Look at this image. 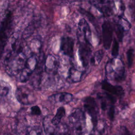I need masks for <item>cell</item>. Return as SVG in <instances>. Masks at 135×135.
Returning <instances> with one entry per match:
<instances>
[{
  "label": "cell",
  "mask_w": 135,
  "mask_h": 135,
  "mask_svg": "<svg viewBox=\"0 0 135 135\" xmlns=\"http://www.w3.org/2000/svg\"><path fill=\"white\" fill-rule=\"evenodd\" d=\"M105 74L107 80L120 82L126 78V70L123 61L116 58L109 60L105 66Z\"/></svg>",
  "instance_id": "1"
},
{
  "label": "cell",
  "mask_w": 135,
  "mask_h": 135,
  "mask_svg": "<svg viewBox=\"0 0 135 135\" xmlns=\"http://www.w3.org/2000/svg\"><path fill=\"white\" fill-rule=\"evenodd\" d=\"M12 23V13L10 11H8L0 23V53L2 56L5 46L11 37Z\"/></svg>",
  "instance_id": "2"
},
{
  "label": "cell",
  "mask_w": 135,
  "mask_h": 135,
  "mask_svg": "<svg viewBox=\"0 0 135 135\" xmlns=\"http://www.w3.org/2000/svg\"><path fill=\"white\" fill-rule=\"evenodd\" d=\"M69 121L76 130L77 133L84 130L85 116L84 112L80 109H76L69 117Z\"/></svg>",
  "instance_id": "3"
},
{
  "label": "cell",
  "mask_w": 135,
  "mask_h": 135,
  "mask_svg": "<svg viewBox=\"0 0 135 135\" xmlns=\"http://www.w3.org/2000/svg\"><path fill=\"white\" fill-rule=\"evenodd\" d=\"M17 100L24 105H30L35 102L36 98L33 92L28 88L21 86L18 87L15 91Z\"/></svg>",
  "instance_id": "4"
},
{
  "label": "cell",
  "mask_w": 135,
  "mask_h": 135,
  "mask_svg": "<svg viewBox=\"0 0 135 135\" xmlns=\"http://www.w3.org/2000/svg\"><path fill=\"white\" fill-rule=\"evenodd\" d=\"M84 108L90 115L93 124V129L94 130L98 123V108L95 99L91 97H87L83 100Z\"/></svg>",
  "instance_id": "5"
},
{
  "label": "cell",
  "mask_w": 135,
  "mask_h": 135,
  "mask_svg": "<svg viewBox=\"0 0 135 135\" xmlns=\"http://www.w3.org/2000/svg\"><path fill=\"white\" fill-rule=\"evenodd\" d=\"M77 36L78 39L83 36V42L91 45L92 32L89 24L84 18H82L78 23Z\"/></svg>",
  "instance_id": "6"
},
{
  "label": "cell",
  "mask_w": 135,
  "mask_h": 135,
  "mask_svg": "<svg viewBox=\"0 0 135 135\" xmlns=\"http://www.w3.org/2000/svg\"><path fill=\"white\" fill-rule=\"evenodd\" d=\"M113 27L109 21H105L102 25L103 44L104 49L109 50L111 46L113 37Z\"/></svg>",
  "instance_id": "7"
},
{
  "label": "cell",
  "mask_w": 135,
  "mask_h": 135,
  "mask_svg": "<svg viewBox=\"0 0 135 135\" xmlns=\"http://www.w3.org/2000/svg\"><path fill=\"white\" fill-rule=\"evenodd\" d=\"M91 46L85 42H80L78 53L80 60L84 68H86L89 64V59L92 53Z\"/></svg>",
  "instance_id": "8"
},
{
  "label": "cell",
  "mask_w": 135,
  "mask_h": 135,
  "mask_svg": "<svg viewBox=\"0 0 135 135\" xmlns=\"http://www.w3.org/2000/svg\"><path fill=\"white\" fill-rule=\"evenodd\" d=\"M74 41L70 36H63L61 38L60 50L63 53L70 57H73Z\"/></svg>",
  "instance_id": "9"
},
{
  "label": "cell",
  "mask_w": 135,
  "mask_h": 135,
  "mask_svg": "<svg viewBox=\"0 0 135 135\" xmlns=\"http://www.w3.org/2000/svg\"><path fill=\"white\" fill-rule=\"evenodd\" d=\"M111 1H90V3L101 12L104 16H110L113 13Z\"/></svg>",
  "instance_id": "10"
},
{
  "label": "cell",
  "mask_w": 135,
  "mask_h": 135,
  "mask_svg": "<svg viewBox=\"0 0 135 135\" xmlns=\"http://www.w3.org/2000/svg\"><path fill=\"white\" fill-rule=\"evenodd\" d=\"M59 68V61L54 55L49 54L45 59L44 70L49 74H55Z\"/></svg>",
  "instance_id": "11"
},
{
  "label": "cell",
  "mask_w": 135,
  "mask_h": 135,
  "mask_svg": "<svg viewBox=\"0 0 135 135\" xmlns=\"http://www.w3.org/2000/svg\"><path fill=\"white\" fill-rule=\"evenodd\" d=\"M102 89L111 94H114L120 98H122L124 94V92L123 88L119 85H113L107 80H103L101 83Z\"/></svg>",
  "instance_id": "12"
},
{
  "label": "cell",
  "mask_w": 135,
  "mask_h": 135,
  "mask_svg": "<svg viewBox=\"0 0 135 135\" xmlns=\"http://www.w3.org/2000/svg\"><path fill=\"white\" fill-rule=\"evenodd\" d=\"M73 98V95L70 93L62 92L53 94L49 97V99L51 102L57 103L67 104L71 102Z\"/></svg>",
  "instance_id": "13"
},
{
  "label": "cell",
  "mask_w": 135,
  "mask_h": 135,
  "mask_svg": "<svg viewBox=\"0 0 135 135\" xmlns=\"http://www.w3.org/2000/svg\"><path fill=\"white\" fill-rule=\"evenodd\" d=\"M83 72L78 70L74 66H72L68 72L66 81L69 83H76L81 80Z\"/></svg>",
  "instance_id": "14"
},
{
  "label": "cell",
  "mask_w": 135,
  "mask_h": 135,
  "mask_svg": "<svg viewBox=\"0 0 135 135\" xmlns=\"http://www.w3.org/2000/svg\"><path fill=\"white\" fill-rule=\"evenodd\" d=\"M65 114V110L64 107H61L59 108L56 111V113L54 117L51 120V123L53 126H57L62 118L64 117Z\"/></svg>",
  "instance_id": "15"
},
{
  "label": "cell",
  "mask_w": 135,
  "mask_h": 135,
  "mask_svg": "<svg viewBox=\"0 0 135 135\" xmlns=\"http://www.w3.org/2000/svg\"><path fill=\"white\" fill-rule=\"evenodd\" d=\"M104 55V52L102 50H99L95 52L94 55L90 59V62L93 65L99 64L101 61Z\"/></svg>",
  "instance_id": "16"
},
{
  "label": "cell",
  "mask_w": 135,
  "mask_h": 135,
  "mask_svg": "<svg viewBox=\"0 0 135 135\" xmlns=\"http://www.w3.org/2000/svg\"><path fill=\"white\" fill-rule=\"evenodd\" d=\"M114 29L115 30V32L119 41L120 42H121L123 40V38L124 36V32H125L124 28L121 25V24L118 21H117L115 24Z\"/></svg>",
  "instance_id": "17"
},
{
  "label": "cell",
  "mask_w": 135,
  "mask_h": 135,
  "mask_svg": "<svg viewBox=\"0 0 135 135\" xmlns=\"http://www.w3.org/2000/svg\"><path fill=\"white\" fill-rule=\"evenodd\" d=\"M9 85L3 80H0V96L6 97L10 91Z\"/></svg>",
  "instance_id": "18"
},
{
  "label": "cell",
  "mask_w": 135,
  "mask_h": 135,
  "mask_svg": "<svg viewBox=\"0 0 135 135\" xmlns=\"http://www.w3.org/2000/svg\"><path fill=\"white\" fill-rule=\"evenodd\" d=\"M79 11H80V12L82 15H83L84 16H86L91 23L93 24L94 25H95V24H95V23H97L96 20H95V17H94V16H93L91 13H90V12H89L88 11H86V10L83 9L82 8H80Z\"/></svg>",
  "instance_id": "19"
},
{
  "label": "cell",
  "mask_w": 135,
  "mask_h": 135,
  "mask_svg": "<svg viewBox=\"0 0 135 135\" xmlns=\"http://www.w3.org/2000/svg\"><path fill=\"white\" fill-rule=\"evenodd\" d=\"M119 45L118 41L114 38L113 40V45L111 50V55L114 58H116L119 54Z\"/></svg>",
  "instance_id": "20"
},
{
  "label": "cell",
  "mask_w": 135,
  "mask_h": 135,
  "mask_svg": "<svg viewBox=\"0 0 135 135\" xmlns=\"http://www.w3.org/2000/svg\"><path fill=\"white\" fill-rule=\"evenodd\" d=\"M133 56H134V50L132 48H130L127 52L128 65L129 68H130L132 66V65L133 63Z\"/></svg>",
  "instance_id": "21"
},
{
  "label": "cell",
  "mask_w": 135,
  "mask_h": 135,
  "mask_svg": "<svg viewBox=\"0 0 135 135\" xmlns=\"http://www.w3.org/2000/svg\"><path fill=\"white\" fill-rule=\"evenodd\" d=\"M114 113H115V108L113 104H112L110 106L108 111V115L110 120L113 121L114 118Z\"/></svg>",
  "instance_id": "22"
},
{
  "label": "cell",
  "mask_w": 135,
  "mask_h": 135,
  "mask_svg": "<svg viewBox=\"0 0 135 135\" xmlns=\"http://www.w3.org/2000/svg\"><path fill=\"white\" fill-rule=\"evenodd\" d=\"M41 110L37 105H34L31 108V113L34 115H40L41 114Z\"/></svg>",
  "instance_id": "23"
},
{
  "label": "cell",
  "mask_w": 135,
  "mask_h": 135,
  "mask_svg": "<svg viewBox=\"0 0 135 135\" xmlns=\"http://www.w3.org/2000/svg\"><path fill=\"white\" fill-rule=\"evenodd\" d=\"M117 135H132L127 128L124 126L121 127L118 131Z\"/></svg>",
  "instance_id": "24"
},
{
  "label": "cell",
  "mask_w": 135,
  "mask_h": 135,
  "mask_svg": "<svg viewBox=\"0 0 135 135\" xmlns=\"http://www.w3.org/2000/svg\"><path fill=\"white\" fill-rule=\"evenodd\" d=\"M104 95H105V97L109 100L111 102V103L113 104H114L115 102H116V101H117V99L115 97H114L112 94H111L109 93H107V92H104Z\"/></svg>",
  "instance_id": "25"
},
{
  "label": "cell",
  "mask_w": 135,
  "mask_h": 135,
  "mask_svg": "<svg viewBox=\"0 0 135 135\" xmlns=\"http://www.w3.org/2000/svg\"><path fill=\"white\" fill-rule=\"evenodd\" d=\"M77 135H94L93 132H88L86 131H82L77 133Z\"/></svg>",
  "instance_id": "26"
},
{
  "label": "cell",
  "mask_w": 135,
  "mask_h": 135,
  "mask_svg": "<svg viewBox=\"0 0 135 135\" xmlns=\"http://www.w3.org/2000/svg\"><path fill=\"white\" fill-rule=\"evenodd\" d=\"M101 108L102 110L104 111L107 109V103L104 100H102L101 102Z\"/></svg>",
  "instance_id": "27"
},
{
  "label": "cell",
  "mask_w": 135,
  "mask_h": 135,
  "mask_svg": "<svg viewBox=\"0 0 135 135\" xmlns=\"http://www.w3.org/2000/svg\"><path fill=\"white\" fill-rule=\"evenodd\" d=\"M2 57V55L0 53V59H1Z\"/></svg>",
  "instance_id": "28"
}]
</instances>
